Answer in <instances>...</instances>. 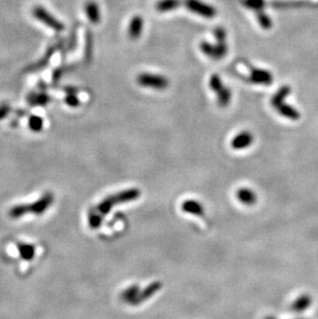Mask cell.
Instances as JSON below:
<instances>
[{"instance_id": "1", "label": "cell", "mask_w": 318, "mask_h": 319, "mask_svg": "<svg viewBox=\"0 0 318 319\" xmlns=\"http://www.w3.org/2000/svg\"><path fill=\"white\" fill-rule=\"evenodd\" d=\"M141 196V190L139 188L124 189L119 192L105 196L101 202L94 208H92L88 213V224L92 230H97L109 213L114 207L137 201Z\"/></svg>"}, {"instance_id": "2", "label": "cell", "mask_w": 318, "mask_h": 319, "mask_svg": "<svg viewBox=\"0 0 318 319\" xmlns=\"http://www.w3.org/2000/svg\"><path fill=\"white\" fill-rule=\"evenodd\" d=\"M289 93H290V88L288 86H284L280 88L279 91H278L273 96L272 104L281 116L287 119H291V120H298L300 118L299 112L296 109H294L293 106H289L288 104L284 103V99Z\"/></svg>"}, {"instance_id": "3", "label": "cell", "mask_w": 318, "mask_h": 319, "mask_svg": "<svg viewBox=\"0 0 318 319\" xmlns=\"http://www.w3.org/2000/svg\"><path fill=\"white\" fill-rule=\"evenodd\" d=\"M32 15L34 18H36L39 22H42L49 28L53 29L56 32H61L64 30V25L62 22L57 20L54 16L51 15L50 12L43 7L42 5H36L32 9Z\"/></svg>"}, {"instance_id": "4", "label": "cell", "mask_w": 318, "mask_h": 319, "mask_svg": "<svg viewBox=\"0 0 318 319\" xmlns=\"http://www.w3.org/2000/svg\"><path fill=\"white\" fill-rule=\"evenodd\" d=\"M138 83L141 86L154 88L156 90H164L168 86V80L159 75L152 74H141L138 77Z\"/></svg>"}, {"instance_id": "5", "label": "cell", "mask_w": 318, "mask_h": 319, "mask_svg": "<svg viewBox=\"0 0 318 319\" xmlns=\"http://www.w3.org/2000/svg\"><path fill=\"white\" fill-rule=\"evenodd\" d=\"M184 2L190 11L198 16L208 19H212L216 16V9L212 5L201 1V0H185Z\"/></svg>"}, {"instance_id": "6", "label": "cell", "mask_w": 318, "mask_h": 319, "mask_svg": "<svg viewBox=\"0 0 318 319\" xmlns=\"http://www.w3.org/2000/svg\"><path fill=\"white\" fill-rule=\"evenodd\" d=\"M201 49L208 57L213 59H221L228 53L227 43H218L216 46H212L211 44L203 42L201 44Z\"/></svg>"}, {"instance_id": "7", "label": "cell", "mask_w": 318, "mask_h": 319, "mask_svg": "<svg viewBox=\"0 0 318 319\" xmlns=\"http://www.w3.org/2000/svg\"><path fill=\"white\" fill-rule=\"evenodd\" d=\"M53 202H54V195H53V193H45L36 202L29 205L30 213L35 215H42L51 207Z\"/></svg>"}, {"instance_id": "8", "label": "cell", "mask_w": 318, "mask_h": 319, "mask_svg": "<svg viewBox=\"0 0 318 319\" xmlns=\"http://www.w3.org/2000/svg\"><path fill=\"white\" fill-rule=\"evenodd\" d=\"M162 287V284L161 282H158V281H154L152 282L151 284H149L148 286H146L143 290L140 291V294L139 296L137 297V299L135 300L134 304H132V306H139L141 305L142 303L146 302V301H148L149 299H151L155 294H157V292L161 289Z\"/></svg>"}, {"instance_id": "9", "label": "cell", "mask_w": 318, "mask_h": 319, "mask_svg": "<svg viewBox=\"0 0 318 319\" xmlns=\"http://www.w3.org/2000/svg\"><path fill=\"white\" fill-rule=\"evenodd\" d=\"M252 143H253V135L249 131H243L233 139L231 146L235 150H243L248 148L250 145H252Z\"/></svg>"}, {"instance_id": "10", "label": "cell", "mask_w": 318, "mask_h": 319, "mask_svg": "<svg viewBox=\"0 0 318 319\" xmlns=\"http://www.w3.org/2000/svg\"><path fill=\"white\" fill-rule=\"evenodd\" d=\"M250 81L252 83H255V84L270 85L273 82V77L268 71L258 70V69H251Z\"/></svg>"}, {"instance_id": "11", "label": "cell", "mask_w": 318, "mask_h": 319, "mask_svg": "<svg viewBox=\"0 0 318 319\" xmlns=\"http://www.w3.org/2000/svg\"><path fill=\"white\" fill-rule=\"evenodd\" d=\"M238 201L245 206H253L257 202L256 193L250 188H240L237 191Z\"/></svg>"}, {"instance_id": "12", "label": "cell", "mask_w": 318, "mask_h": 319, "mask_svg": "<svg viewBox=\"0 0 318 319\" xmlns=\"http://www.w3.org/2000/svg\"><path fill=\"white\" fill-rule=\"evenodd\" d=\"M182 210L184 212L188 213V214L194 215V216H204L205 215V208L204 206L197 201L194 199H187L182 204Z\"/></svg>"}, {"instance_id": "13", "label": "cell", "mask_w": 318, "mask_h": 319, "mask_svg": "<svg viewBox=\"0 0 318 319\" xmlns=\"http://www.w3.org/2000/svg\"><path fill=\"white\" fill-rule=\"evenodd\" d=\"M312 304V298L309 295H302L296 299L290 305V310L295 313H302L310 308Z\"/></svg>"}, {"instance_id": "14", "label": "cell", "mask_w": 318, "mask_h": 319, "mask_svg": "<svg viewBox=\"0 0 318 319\" xmlns=\"http://www.w3.org/2000/svg\"><path fill=\"white\" fill-rule=\"evenodd\" d=\"M144 27V20L140 16H135L131 19L129 28H128V35L131 39H137L141 34Z\"/></svg>"}, {"instance_id": "15", "label": "cell", "mask_w": 318, "mask_h": 319, "mask_svg": "<svg viewBox=\"0 0 318 319\" xmlns=\"http://www.w3.org/2000/svg\"><path fill=\"white\" fill-rule=\"evenodd\" d=\"M140 291H141V288L139 285L135 284V285H130L129 287H127L126 289H124L122 291V294L120 296L122 302L128 304V305H131L134 304L135 300L137 299V297L139 296L140 294Z\"/></svg>"}, {"instance_id": "16", "label": "cell", "mask_w": 318, "mask_h": 319, "mask_svg": "<svg viewBox=\"0 0 318 319\" xmlns=\"http://www.w3.org/2000/svg\"><path fill=\"white\" fill-rule=\"evenodd\" d=\"M180 4H181V0H159V1L156 3L155 8L156 10L160 12H165V11H170L178 8Z\"/></svg>"}, {"instance_id": "17", "label": "cell", "mask_w": 318, "mask_h": 319, "mask_svg": "<svg viewBox=\"0 0 318 319\" xmlns=\"http://www.w3.org/2000/svg\"><path fill=\"white\" fill-rule=\"evenodd\" d=\"M85 9H86V12H87V16H88L89 20L93 24H97L99 22V20H100L99 9H98L97 3L94 2V1H89V2L86 3Z\"/></svg>"}, {"instance_id": "18", "label": "cell", "mask_w": 318, "mask_h": 319, "mask_svg": "<svg viewBox=\"0 0 318 319\" xmlns=\"http://www.w3.org/2000/svg\"><path fill=\"white\" fill-rule=\"evenodd\" d=\"M20 255L25 260H32L35 256V247L31 244L20 243L18 245Z\"/></svg>"}, {"instance_id": "19", "label": "cell", "mask_w": 318, "mask_h": 319, "mask_svg": "<svg viewBox=\"0 0 318 319\" xmlns=\"http://www.w3.org/2000/svg\"><path fill=\"white\" fill-rule=\"evenodd\" d=\"M30 213L29 205H17L9 210L8 215L12 219H18Z\"/></svg>"}, {"instance_id": "20", "label": "cell", "mask_w": 318, "mask_h": 319, "mask_svg": "<svg viewBox=\"0 0 318 319\" xmlns=\"http://www.w3.org/2000/svg\"><path fill=\"white\" fill-rule=\"evenodd\" d=\"M216 93L218 94V103H219V105L222 106V108H225V106H228L230 101H231V98H232L231 91L227 87L223 86Z\"/></svg>"}, {"instance_id": "21", "label": "cell", "mask_w": 318, "mask_h": 319, "mask_svg": "<svg viewBox=\"0 0 318 319\" xmlns=\"http://www.w3.org/2000/svg\"><path fill=\"white\" fill-rule=\"evenodd\" d=\"M29 127L34 132L42 131L44 127V121L41 117L38 116H32L29 119Z\"/></svg>"}, {"instance_id": "22", "label": "cell", "mask_w": 318, "mask_h": 319, "mask_svg": "<svg viewBox=\"0 0 318 319\" xmlns=\"http://www.w3.org/2000/svg\"><path fill=\"white\" fill-rule=\"evenodd\" d=\"M29 101L34 105H45L49 101V96L46 94H35L29 98Z\"/></svg>"}, {"instance_id": "23", "label": "cell", "mask_w": 318, "mask_h": 319, "mask_svg": "<svg viewBox=\"0 0 318 319\" xmlns=\"http://www.w3.org/2000/svg\"><path fill=\"white\" fill-rule=\"evenodd\" d=\"M258 19H259L260 25L262 26L263 28H266V29L271 28V26H272L271 19H270L267 15H264L262 11H259V12H258Z\"/></svg>"}, {"instance_id": "24", "label": "cell", "mask_w": 318, "mask_h": 319, "mask_svg": "<svg viewBox=\"0 0 318 319\" xmlns=\"http://www.w3.org/2000/svg\"><path fill=\"white\" fill-rule=\"evenodd\" d=\"M246 4L251 8H254L258 11H261L263 3H262V0H247Z\"/></svg>"}, {"instance_id": "25", "label": "cell", "mask_w": 318, "mask_h": 319, "mask_svg": "<svg viewBox=\"0 0 318 319\" xmlns=\"http://www.w3.org/2000/svg\"><path fill=\"white\" fill-rule=\"evenodd\" d=\"M215 36L218 39V43H225V38H227V32L223 28L215 29Z\"/></svg>"}, {"instance_id": "26", "label": "cell", "mask_w": 318, "mask_h": 319, "mask_svg": "<svg viewBox=\"0 0 318 319\" xmlns=\"http://www.w3.org/2000/svg\"><path fill=\"white\" fill-rule=\"evenodd\" d=\"M65 101H66V103H68L70 106H74V108H75V106H78V105H79V99H78V97H76V95L73 94L72 92L70 93V94H69L68 96H66Z\"/></svg>"}, {"instance_id": "27", "label": "cell", "mask_w": 318, "mask_h": 319, "mask_svg": "<svg viewBox=\"0 0 318 319\" xmlns=\"http://www.w3.org/2000/svg\"><path fill=\"white\" fill-rule=\"evenodd\" d=\"M8 112H9V106L7 104L0 105V119L6 117Z\"/></svg>"}, {"instance_id": "28", "label": "cell", "mask_w": 318, "mask_h": 319, "mask_svg": "<svg viewBox=\"0 0 318 319\" xmlns=\"http://www.w3.org/2000/svg\"><path fill=\"white\" fill-rule=\"evenodd\" d=\"M264 319H276V318L273 317V316H267ZM300 319H305V318H300Z\"/></svg>"}]
</instances>
